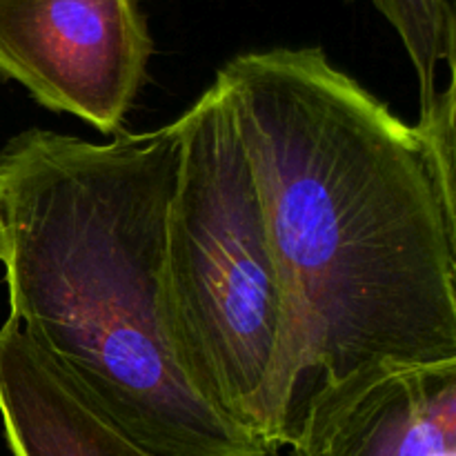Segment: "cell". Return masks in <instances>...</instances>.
<instances>
[{
  "mask_svg": "<svg viewBox=\"0 0 456 456\" xmlns=\"http://www.w3.org/2000/svg\"><path fill=\"white\" fill-rule=\"evenodd\" d=\"M214 83L261 187L307 372L456 361V190L419 129L319 47L240 53Z\"/></svg>",
  "mask_w": 456,
  "mask_h": 456,
  "instance_id": "cell-1",
  "label": "cell"
},
{
  "mask_svg": "<svg viewBox=\"0 0 456 456\" xmlns=\"http://www.w3.org/2000/svg\"><path fill=\"white\" fill-rule=\"evenodd\" d=\"M178 118L107 142L27 129L0 150L9 319L156 456H274L187 379L165 307Z\"/></svg>",
  "mask_w": 456,
  "mask_h": 456,
  "instance_id": "cell-2",
  "label": "cell"
},
{
  "mask_svg": "<svg viewBox=\"0 0 456 456\" xmlns=\"http://www.w3.org/2000/svg\"><path fill=\"white\" fill-rule=\"evenodd\" d=\"M165 307L178 361L216 412L276 452L297 430L301 325L261 187L216 83L178 116Z\"/></svg>",
  "mask_w": 456,
  "mask_h": 456,
  "instance_id": "cell-3",
  "label": "cell"
},
{
  "mask_svg": "<svg viewBox=\"0 0 456 456\" xmlns=\"http://www.w3.org/2000/svg\"><path fill=\"white\" fill-rule=\"evenodd\" d=\"M151 52L136 0H0V74L101 134H120Z\"/></svg>",
  "mask_w": 456,
  "mask_h": 456,
  "instance_id": "cell-4",
  "label": "cell"
},
{
  "mask_svg": "<svg viewBox=\"0 0 456 456\" xmlns=\"http://www.w3.org/2000/svg\"><path fill=\"white\" fill-rule=\"evenodd\" d=\"M289 456H456V361H377L323 379Z\"/></svg>",
  "mask_w": 456,
  "mask_h": 456,
  "instance_id": "cell-5",
  "label": "cell"
},
{
  "mask_svg": "<svg viewBox=\"0 0 456 456\" xmlns=\"http://www.w3.org/2000/svg\"><path fill=\"white\" fill-rule=\"evenodd\" d=\"M0 419L13 456H156L107 421L12 319L0 328Z\"/></svg>",
  "mask_w": 456,
  "mask_h": 456,
  "instance_id": "cell-6",
  "label": "cell"
},
{
  "mask_svg": "<svg viewBox=\"0 0 456 456\" xmlns=\"http://www.w3.org/2000/svg\"><path fill=\"white\" fill-rule=\"evenodd\" d=\"M395 27L412 61L421 94V114L436 96V69L452 67L456 49V18L450 0H370Z\"/></svg>",
  "mask_w": 456,
  "mask_h": 456,
  "instance_id": "cell-7",
  "label": "cell"
}]
</instances>
